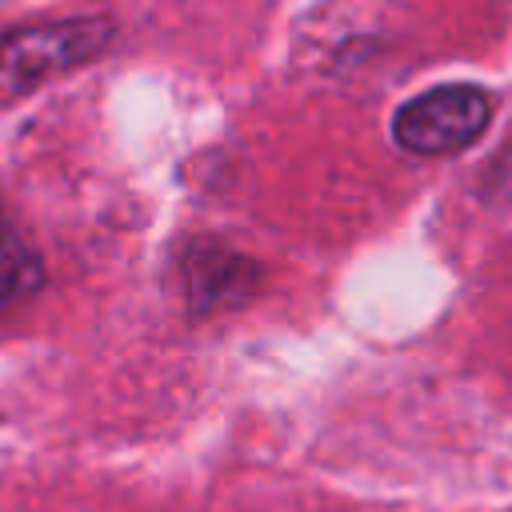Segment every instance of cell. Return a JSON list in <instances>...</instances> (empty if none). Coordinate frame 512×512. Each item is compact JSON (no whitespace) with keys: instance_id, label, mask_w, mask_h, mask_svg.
<instances>
[{"instance_id":"cell-2","label":"cell","mask_w":512,"mask_h":512,"mask_svg":"<svg viewBox=\"0 0 512 512\" xmlns=\"http://www.w3.org/2000/svg\"><path fill=\"white\" fill-rule=\"evenodd\" d=\"M492 116V100L476 84H444L408 104H400L392 120V136L404 152L416 156H448L468 148Z\"/></svg>"},{"instance_id":"cell-1","label":"cell","mask_w":512,"mask_h":512,"mask_svg":"<svg viewBox=\"0 0 512 512\" xmlns=\"http://www.w3.org/2000/svg\"><path fill=\"white\" fill-rule=\"evenodd\" d=\"M112 40L108 20H64V24H36L0 36V104L32 92L36 84L68 72L104 52Z\"/></svg>"},{"instance_id":"cell-4","label":"cell","mask_w":512,"mask_h":512,"mask_svg":"<svg viewBox=\"0 0 512 512\" xmlns=\"http://www.w3.org/2000/svg\"><path fill=\"white\" fill-rule=\"evenodd\" d=\"M44 280L40 256L32 252V244L16 232V224L0 212V320L8 312H16L28 296H36Z\"/></svg>"},{"instance_id":"cell-3","label":"cell","mask_w":512,"mask_h":512,"mask_svg":"<svg viewBox=\"0 0 512 512\" xmlns=\"http://www.w3.org/2000/svg\"><path fill=\"white\" fill-rule=\"evenodd\" d=\"M184 280H188V300L204 312L244 300L256 284V268L224 248H192L184 260Z\"/></svg>"}]
</instances>
